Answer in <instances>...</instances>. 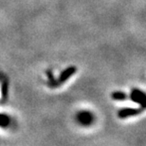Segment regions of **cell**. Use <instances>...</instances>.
<instances>
[{"instance_id":"obj_1","label":"cell","mask_w":146,"mask_h":146,"mask_svg":"<svg viewBox=\"0 0 146 146\" xmlns=\"http://www.w3.org/2000/svg\"><path fill=\"white\" fill-rule=\"evenodd\" d=\"M77 119L80 122V124L84 125V126H88L93 122L94 117L88 111H81V112L78 113Z\"/></svg>"},{"instance_id":"obj_2","label":"cell","mask_w":146,"mask_h":146,"mask_svg":"<svg viewBox=\"0 0 146 146\" xmlns=\"http://www.w3.org/2000/svg\"><path fill=\"white\" fill-rule=\"evenodd\" d=\"M76 71H77V68H76L75 66H68V68H66L65 70L61 72V74L59 75V78H58L59 83L60 84L65 83V82L68 81Z\"/></svg>"},{"instance_id":"obj_3","label":"cell","mask_w":146,"mask_h":146,"mask_svg":"<svg viewBox=\"0 0 146 146\" xmlns=\"http://www.w3.org/2000/svg\"><path fill=\"white\" fill-rule=\"evenodd\" d=\"M141 109H137V108H123L121 109L118 112V116L119 119H125L128 118V117H132L135 116L137 114H139L141 112Z\"/></svg>"},{"instance_id":"obj_4","label":"cell","mask_w":146,"mask_h":146,"mask_svg":"<svg viewBox=\"0 0 146 146\" xmlns=\"http://www.w3.org/2000/svg\"><path fill=\"white\" fill-rule=\"evenodd\" d=\"M132 91L135 93V94L138 96L139 98V100H141V109H146V94H144L143 92L141 91V90L139 89H133Z\"/></svg>"},{"instance_id":"obj_5","label":"cell","mask_w":146,"mask_h":146,"mask_svg":"<svg viewBox=\"0 0 146 146\" xmlns=\"http://www.w3.org/2000/svg\"><path fill=\"white\" fill-rule=\"evenodd\" d=\"M111 97L114 100H117V101H124L126 100L128 98L127 95L125 94L124 92H121V91H114L112 92V94H111Z\"/></svg>"},{"instance_id":"obj_6","label":"cell","mask_w":146,"mask_h":146,"mask_svg":"<svg viewBox=\"0 0 146 146\" xmlns=\"http://www.w3.org/2000/svg\"><path fill=\"white\" fill-rule=\"evenodd\" d=\"M48 84L50 87H58V86H59L60 83H59V81H58V80H56V79L53 78V79H50V80H48Z\"/></svg>"}]
</instances>
